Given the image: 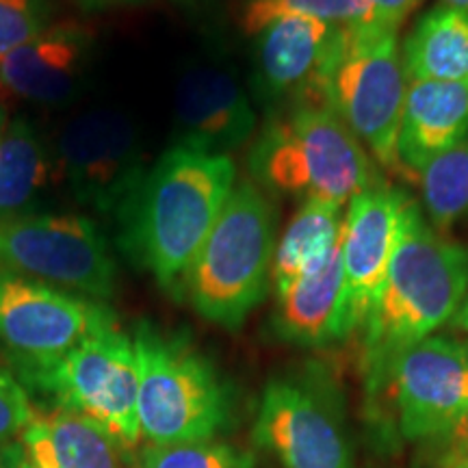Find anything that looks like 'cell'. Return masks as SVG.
<instances>
[{"instance_id":"cell-1","label":"cell","mask_w":468,"mask_h":468,"mask_svg":"<svg viewBox=\"0 0 468 468\" xmlns=\"http://www.w3.org/2000/svg\"><path fill=\"white\" fill-rule=\"evenodd\" d=\"M234 185L237 167L228 154L172 145L115 215L117 243L134 265L178 295Z\"/></svg>"},{"instance_id":"cell-2","label":"cell","mask_w":468,"mask_h":468,"mask_svg":"<svg viewBox=\"0 0 468 468\" xmlns=\"http://www.w3.org/2000/svg\"><path fill=\"white\" fill-rule=\"evenodd\" d=\"M468 292V250L447 241L412 197L376 306L362 327V378L368 397L382 393L390 367L458 314Z\"/></svg>"},{"instance_id":"cell-3","label":"cell","mask_w":468,"mask_h":468,"mask_svg":"<svg viewBox=\"0 0 468 468\" xmlns=\"http://www.w3.org/2000/svg\"><path fill=\"white\" fill-rule=\"evenodd\" d=\"M250 172L261 189L338 204L379 185L365 145L330 102L271 117L251 145Z\"/></svg>"},{"instance_id":"cell-4","label":"cell","mask_w":468,"mask_h":468,"mask_svg":"<svg viewBox=\"0 0 468 468\" xmlns=\"http://www.w3.org/2000/svg\"><path fill=\"white\" fill-rule=\"evenodd\" d=\"M276 210L256 183H239L202 243L183 289L202 319L239 330L271 284Z\"/></svg>"},{"instance_id":"cell-5","label":"cell","mask_w":468,"mask_h":468,"mask_svg":"<svg viewBox=\"0 0 468 468\" xmlns=\"http://www.w3.org/2000/svg\"><path fill=\"white\" fill-rule=\"evenodd\" d=\"M139 362V430L150 447L218 438L230 397L215 367L186 338L142 321L133 335Z\"/></svg>"},{"instance_id":"cell-6","label":"cell","mask_w":468,"mask_h":468,"mask_svg":"<svg viewBox=\"0 0 468 468\" xmlns=\"http://www.w3.org/2000/svg\"><path fill=\"white\" fill-rule=\"evenodd\" d=\"M251 438L282 468H356L345 395L321 365L265 386Z\"/></svg>"},{"instance_id":"cell-7","label":"cell","mask_w":468,"mask_h":468,"mask_svg":"<svg viewBox=\"0 0 468 468\" xmlns=\"http://www.w3.org/2000/svg\"><path fill=\"white\" fill-rule=\"evenodd\" d=\"M17 367L22 379L48 395L58 410L98 420L122 449L139 447V362L133 336L117 325L93 332L46 365Z\"/></svg>"},{"instance_id":"cell-8","label":"cell","mask_w":468,"mask_h":468,"mask_svg":"<svg viewBox=\"0 0 468 468\" xmlns=\"http://www.w3.org/2000/svg\"><path fill=\"white\" fill-rule=\"evenodd\" d=\"M399 27L376 20L345 27L327 80V102L384 167L397 165L408 76L399 55Z\"/></svg>"},{"instance_id":"cell-9","label":"cell","mask_w":468,"mask_h":468,"mask_svg":"<svg viewBox=\"0 0 468 468\" xmlns=\"http://www.w3.org/2000/svg\"><path fill=\"white\" fill-rule=\"evenodd\" d=\"M0 269L101 303L117 289L113 251L96 221L83 215L0 219Z\"/></svg>"},{"instance_id":"cell-10","label":"cell","mask_w":468,"mask_h":468,"mask_svg":"<svg viewBox=\"0 0 468 468\" xmlns=\"http://www.w3.org/2000/svg\"><path fill=\"white\" fill-rule=\"evenodd\" d=\"M57 165L80 207L117 215L144 180L142 134L117 109H90L61 128Z\"/></svg>"},{"instance_id":"cell-11","label":"cell","mask_w":468,"mask_h":468,"mask_svg":"<svg viewBox=\"0 0 468 468\" xmlns=\"http://www.w3.org/2000/svg\"><path fill=\"white\" fill-rule=\"evenodd\" d=\"M109 325L104 303L0 269V345L17 365H46Z\"/></svg>"},{"instance_id":"cell-12","label":"cell","mask_w":468,"mask_h":468,"mask_svg":"<svg viewBox=\"0 0 468 468\" xmlns=\"http://www.w3.org/2000/svg\"><path fill=\"white\" fill-rule=\"evenodd\" d=\"M382 393L408 441H434L468 412V345L430 336L403 351Z\"/></svg>"},{"instance_id":"cell-13","label":"cell","mask_w":468,"mask_h":468,"mask_svg":"<svg viewBox=\"0 0 468 468\" xmlns=\"http://www.w3.org/2000/svg\"><path fill=\"white\" fill-rule=\"evenodd\" d=\"M345 27L302 16L273 20L256 35V85L269 101L327 102V80Z\"/></svg>"},{"instance_id":"cell-14","label":"cell","mask_w":468,"mask_h":468,"mask_svg":"<svg viewBox=\"0 0 468 468\" xmlns=\"http://www.w3.org/2000/svg\"><path fill=\"white\" fill-rule=\"evenodd\" d=\"M406 193L376 185L349 202L343 230L345 338L365 327L393 259Z\"/></svg>"},{"instance_id":"cell-15","label":"cell","mask_w":468,"mask_h":468,"mask_svg":"<svg viewBox=\"0 0 468 468\" xmlns=\"http://www.w3.org/2000/svg\"><path fill=\"white\" fill-rule=\"evenodd\" d=\"M256 133V111L230 69L200 63L185 69L174 91V145L228 154Z\"/></svg>"},{"instance_id":"cell-16","label":"cell","mask_w":468,"mask_h":468,"mask_svg":"<svg viewBox=\"0 0 468 468\" xmlns=\"http://www.w3.org/2000/svg\"><path fill=\"white\" fill-rule=\"evenodd\" d=\"M93 39L76 22L50 25L37 37L0 58L5 87L35 104L72 101L90 63Z\"/></svg>"},{"instance_id":"cell-17","label":"cell","mask_w":468,"mask_h":468,"mask_svg":"<svg viewBox=\"0 0 468 468\" xmlns=\"http://www.w3.org/2000/svg\"><path fill=\"white\" fill-rule=\"evenodd\" d=\"M468 137V80H408L397 165L420 174Z\"/></svg>"},{"instance_id":"cell-18","label":"cell","mask_w":468,"mask_h":468,"mask_svg":"<svg viewBox=\"0 0 468 468\" xmlns=\"http://www.w3.org/2000/svg\"><path fill=\"white\" fill-rule=\"evenodd\" d=\"M345 230V224H343ZM276 330L303 347H324L345 338L343 234L319 267L276 289Z\"/></svg>"},{"instance_id":"cell-19","label":"cell","mask_w":468,"mask_h":468,"mask_svg":"<svg viewBox=\"0 0 468 468\" xmlns=\"http://www.w3.org/2000/svg\"><path fill=\"white\" fill-rule=\"evenodd\" d=\"M17 442L37 468H126L107 427L66 410L35 417Z\"/></svg>"},{"instance_id":"cell-20","label":"cell","mask_w":468,"mask_h":468,"mask_svg":"<svg viewBox=\"0 0 468 468\" xmlns=\"http://www.w3.org/2000/svg\"><path fill=\"white\" fill-rule=\"evenodd\" d=\"M401 61L408 80H468V11L438 5L420 16Z\"/></svg>"},{"instance_id":"cell-21","label":"cell","mask_w":468,"mask_h":468,"mask_svg":"<svg viewBox=\"0 0 468 468\" xmlns=\"http://www.w3.org/2000/svg\"><path fill=\"white\" fill-rule=\"evenodd\" d=\"M343 207L345 204L319 197L302 202L276 243L271 267V282L276 289L319 267L330 256L343 234Z\"/></svg>"},{"instance_id":"cell-22","label":"cell","mask_w":468,"mask_h":468,"mask_svg":"<svg viewBox=\"0 0 468 468\" xmlns=\"http://www.w3.org/2000/svg\"><path fill=\"white\" fill-rule=\"evenodd\" d=\"M50 161L44 142L27 120H16L0 133V219L25 215L48 185Z\"/></svg>"},{"instance_id":"cell-23","label":"cell","mask_w":468,"mask_h":468,"mask_svg":"<svg viewBox=\"0 0 468 468\" xmlns=\"http://www.w3.org/2000/svg\"><path fill=\"white\" fill-rule=\"evenodd\" d=\"M419 178L431 226L452 228L468 218V137L431 161Z\"/></svg>"},{"instance_id":"cell-24","label":"cell","mask_w":468,"mask_h":468,"mask_svg":"<svg viewBox=\"0 0 468 468\" xmlns=\"http://www.w3.org/2000/svg\"><path fill=\"white\" fill-rule=\"evenodd\" d=\"M284 16L313 17L336 27H358L379 20L365 0H250L243 11V31L259 35Z\"/></svg>"},{"instance_id":"cell-25","label":"cell","mask_w":468,"mask_h":468,"mask_svg":"<svg viewBox=\"0 0 468 468\" xmlns=\"http://www.w3.org/2000/svg\"><path fill=\"white\" fill-rule=\"evenodd\" d=\"M139 468H261L256 453L237 444L218 441L150 447L139 455Z\"/></svg>"},{"instance_id":"cell-26","label":"cell","mask_w":468,"mask_h":468,"mask_svg":"<svg viewBox=\"0 0 468 468\" xmlns=\"http://www.w3.org/2000/svg\"><path fill=\"white\" fill-rule=\"evenodd\" d=\"M50 0H0V58L50 27Z\"/></svg>"},{"instance_id":"cell-27","label":"cell","mask_w":468,"mask_h":468,"mask_svg":"<svg viewBox=\"0 0 468 468\" xmlns=\"http://www.w3.org/2000/svg\"><path fill=\"white\" fill-rule=\"evenodd\" d=\"M33 419L35 412L25 386L0 368V447L14 442Z\"/></svg>"},{"instance_id":"cell-28","label":"cell","mask_w":468,"mask_h":468,"mask_svg":"<svg viewBox=\"0 0 468 468\" xmlns=\"http://www.w3.org/2000/svg\"><path fill=\"white\" fill-rule=\"evenodd\" d=\"M430 442L438 444L444 460H447V466L453 462L468 460V412L462 414L449 430H444L441 436H436Z\"/></svg>"},{"instance_id":"cell-29","label":"cell","mask_w":468,"mask_h":468,"mask_svg":"<svg viewBox=\"0 0 468 468\" xmlns=\"http://www.w3.org/2000/svg\"><path fill=\"white\" fill-rule=\"evenodd\" d=\"M365 3L376 11L379 20L390 22V25L399 27L410 11H412L420 0H365Z\"/></svg>"},{"instance_id":"cell-30","label":"cell","mask_w":468,"mask_h":468,"mask_svg":"<svg viewBox=\"0 0 468 468\" xmlns=\"http://www.w3.org/2000/svg\"><path fill=\"white\" fill-rule=\"evenodd\" d=\"M0 468H37L27 458L22 444L14 441L0 447Z\"/></svg>"},{"instance_id":"cell-31","label":"cell","mask_w":468,"mask_h":468,"mask_svg":"<svg viewBox=\"0 0 468 468\" xmlns=\"http://www.w3.org/2000/svg\"><path fill=\"white\" fill-rule=\"evenodd\" d=\"M85 9H109V7H126V5H139L145 0H76Z\"/></svg>"},{"instance_id":"cell-32","label":"cell","mask_w":468,"mask_h":468,"mask_svg":"<svg viewBox=\"0 0 468 468\" xmlns=\"http://www.w3.org/2000/svg\"><path fill=\"white\" fill-rule=\"evenodd\" d=\"M455 324H458L462 330L468 332V300L462 303L458 314H455Z\"/></svg>"},{"instance_id":"cell-33","label":"cell","mask_w":468,"mask_h":468,"mask_svg":"<svg viewBox=\"0 0 468 468\" xmlns=\"http://www.w3.org/2000/svg\"><path fill=\"white\" fill-rule=\"evenodd\" d=\"M442 5H447V7H453V9L468 11V0H442Z\"/></svg>"},{"instance_id":"cell-34","label":"cell","mask_w":468,"mask_h":468,"mask_svg":"<svg viewBox=\"0 0 468 468\" xmlns=\"http://www.w3.org/2000/svg\"><path fill=\"white\" fill-rule=\"evenodd\" d=\"M9 96V90L7 87H5V80H3V74H0V102L5 101V98Z\"/></svg>"},{"instance_id":"cell-35","label":"cell","mask_w":468,"mask_h":468,"mask_svg":"<svg viewBox=\"0 0 468 468\" xmlns=\"http://www.w3.org/2000/svg\"><path fill=\"white\" fill-rule=\"evenodd\" d=\"M7 124H9V122H7V115H5V109L0 107V133L5 131V126H7Z\"/></svg>"},{"instance_id":"cell-36","label":"cell","mask_w":468,"mask_h":468,"mask_svg":"<svg viewBox=\"0 0 468 468\" xmlns=\"http://www.w3.org/2000/svg\"><path fill=\"white\" fill-rule=\"evenodd\" d=\"M447 468H468V460H462V462H453V464H449Z\"/></svg>"}]
</instances>
